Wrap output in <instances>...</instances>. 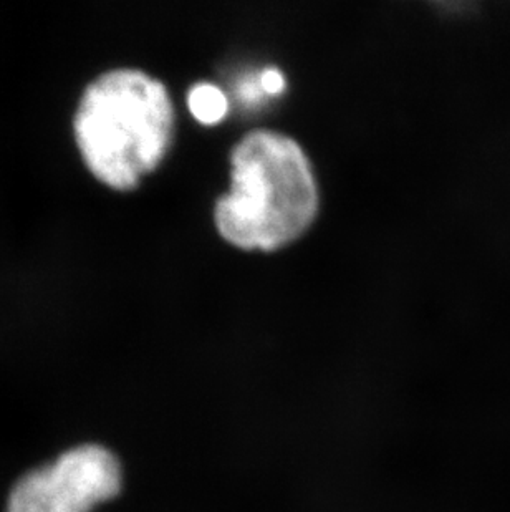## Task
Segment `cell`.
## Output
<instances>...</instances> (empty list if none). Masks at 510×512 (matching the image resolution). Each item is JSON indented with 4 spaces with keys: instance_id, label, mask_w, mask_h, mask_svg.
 <instances>
[{
    "instance_id": "cell-1",
    "label": "cell",
    "mask_w": 510,
    "mask_h": 512,
    "mask_svg": "<svg viewBox=\"0 0 510 512\" xmlns=\"http://www.w3.org/2000/svg\"><path fill=\"white\" fill-rule=\"evenodd\" d=\"M231 160V193L216 204L219 234L246 251H275L299 239L318 213L317 181L299 143L252 131Z\"/></svg>"
},
{
    "instance_id": "cell-2",
    "label": "cell",
    "mask_w": 510,
    "mask_h": 512,
    "mask_svg": "<svg viewBox=\"0 0 510 512\" xmlns=\"http://www.w3.org/2000/svg\"><path fill=\"white\" fill-rule=\"evenodd\" d=\"M173 125V103L163 83L138 70H115L87 88L75 136L92 173L126 191L161 163Z\"/></svg>"
},
{
    "instance_id": "cell-3",
    "label": "cell",
    "mask_w": 510,
    "mask_h": 512,
    "mask_svg": "<svg viewBox=\"0 0 510 512\" xmlns=\"http://www.w3.org/2000/svg\"><path fill=\"white\" fill-rule=\"evenodd\" d=\"M121 488L120 459L105 446L88 443L25 473L10 489L5 512H92Z\"/></svg>"
},
{
    "instance_id": "cell-4",
    "label": "cell",
    "mask_w": 510,
    "mask_h": 512,
    "mask_svg": "<svg viewBox=\"0 0 510 512\" xmlns=\"http://www.w3.org/2000/svg\"><path fill=\"white\" fill-rule=\"evenodd\" d=\"M189 110L203 125H216L227 115V98L219 88L209 83H199L189 92Z\"/></svg>"
},
{
    "instance_id": "cell-5",
    "label": "cell",
    "mask_w": 510,
    "mask_h": 512,
    "mask_svg": "<svg viewBox=\"0 0 510 512\" xmlns=\"http://www.w3.org/2000/svg\"><path fill=\"white\" fill-rule=\"evenodd\" d=\"M260 88L269 95H279L285 88V78L279 70L269 68L260 75Z\"/></svg>"
}]
</instances>
